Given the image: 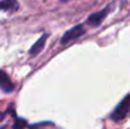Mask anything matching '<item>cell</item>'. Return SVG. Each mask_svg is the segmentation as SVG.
Segmentation results:
<instances>
[{
    "instance_id": "1",
    "label": "cell",
    "mask_w": 130,
    "mask_h": 129,
    "mask_svg": "<svg viewBox=\"0 0 130 129\" xmlns=\"http://www.w3.org/2000/svg\"><path fill=\"white\" fill-rule=\"evenodd\" d=\"M114 8V4H111V5H107L104 9L102 10L97 11V13H92L91 15L88 16L87 18V24L90 25L92 27H97L103 23V21L105 20V17L108 15V14L112 11V9Z\"/></svg>"
},
{
    "instance_id": "2",
    "label": "cell",
    "mask_w": 130,
    "mask_h": 129,
    "mask_svg": "<svg viewBox=\"0 0 130 129\" xmlns=\"http://www.w3.org/2000/svg\"><path fill=\"white\" fill-rule=\"evenodd\" d=\"M130 111V95H127L123 100L120 102V104L114 109V111L111 114V119L113 121H121L127 117Z\"/></svg>"
},
{
    "instance_id": "3",
    "label": "cell",
    "mask_w": 130,
    "mask_h": 129,
    "mask_svg": "<svg viewBox=\"0 0 130 129\" xmlns=\"http://www.w3.org/2000/svg\"><path fill=\"white\" fill-rule=\"evenodd\" d=\"M83 34H86L85 26H83L82 24H78V25H75V26L71 27L70 30H67L63 36H62L61 43H67L72 40H75V39L80 38Z\"/></svg>"
},
{
    "instance_id": "4",
    "label": "cell",
    "mask_w": 130,
    "mask_h": 129,
    "mask_svg": "<svg viewBox=\"0 0 130 129\" xmlns=\"http://www.w3.org/2000/svg\"><path fill=\"white\" fill-rule=\"evenodd\" d=\"M0 87L4 93H11L15 89L14 84L11 82V80L9 79V77L5 71H0Z\"/></svg>"
},
{
    "instance_id": "5",
    "label": "cell",
    "mask_w": 130,
    "mask_h": 129,
    "mask_svg": "<svg viewBox=\"0 0 130 129\" xmlns=\"http://www.w3.org/2000/svg\"><path fill=\"white\" fill-rule=\"evenodd\" d=\"M47 38H48V33H43L42 36L37 40V42L31 47V49L29 50V54L31 55V56H36L39 53H41V50L43 49V47H45V45H46Z\"/></svg>"
},
{
    "instance_id": "6",
    "label": "cell",
    "mask_w": 130,
    "mask_h": 129,
    "mask_svg": "<svg viewBox=\"0 0 130 129\" xmlns=\"http://www.w3.org/2000/svg\"><path fill=\"white\" fill-rule=\"evenodd\" d=\"M0 7H1L2 10L16 11L20 8V4L17 2V0H1Z\"/></svg>"
},
{
    "instance_id": "7",
    "label": "cell",
    "mask_w": 130,
    "mask_h": 129,
    "mask_svg": "<svg viewBox=\"0 0 130 129\" xmlns=\"http://www.w3.org/2000/svg\"><path fill=\"white\" fill-rule=\"evenodd\" d=\"M25 126H26L25 120H23V119H16L15 122H14L13 129H23Z\"/></svg>"
}]
</instances>
